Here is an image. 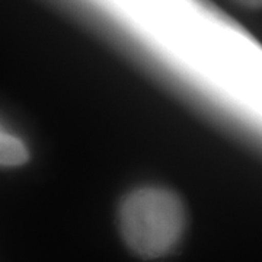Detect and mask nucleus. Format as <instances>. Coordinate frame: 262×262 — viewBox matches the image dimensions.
I'll return each mask as SVG.
<instances>
[{"instance_id":"f257e3e1","label":"nucleus","mask_w":262,"mask_h":262,"mask_svg":"<svg viewBox=\"0 0 262 262\" xmlns=\"http://www.w3.org/2000/svg\"><path fill=\"white\" fill-rule=\"evenodd\" d=\"M120 232L131 252L143 259L166 256L179 244L187 226L185 207L166 188L144 187L122 200Z\"/></svg>"},{"instance_id":"f03ea898","label":"nucleus","mask_w":262,"mask_h":262,"mask_svg":"<svg viewBox=\"0 0 262 262\" xmlns=\"http://www.w3.org/2000/svg\"><path fill=\"white\" fill-rule=\"evenodd\" d=\"M29 159L25 141L6 131L0 124V166H20Z\"/></svg>"},{"instance_id":"7ed1b4c3","label":"nucleus","mask_w":262,"mask_h":262,"mask_svg":"<svg viewBox=\"0 0 262 262\" xmlns=\"http://www.w3.org/2000/svg\"><path fill=\"white\" fill-rule=\"evenodd\" d=\"M237 3H241L242 6H246V8H251V9H256L259 8L262 3V0H236Z\"/></svg>"}]
</instances>
